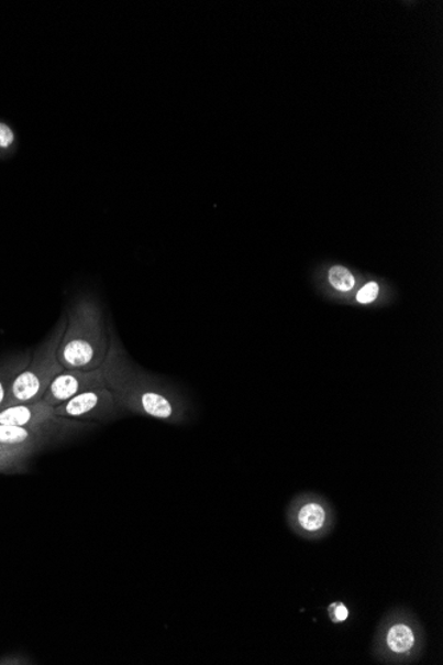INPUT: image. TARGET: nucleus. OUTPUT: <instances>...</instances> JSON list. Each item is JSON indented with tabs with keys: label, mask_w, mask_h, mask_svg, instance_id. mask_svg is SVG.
<instances>
[{
	"label": "nucleus",
	"mask_w": 443,
	"mask_h": 665,
	"mask_svg": "<svg viewBox=\"0 0 443 665\" xmlns=\"http://www.w3.org/2000/svg\"><path fill=\"white\" fill-rule=\"evenodd\" d=\"M109 334L111 345L101 371L119 408L164 422H181L185 411L181 400L132 363L113 327Z\"/></svg>",
	"instance_id": "f257e3e1"
},
{
	"label": "nucleus",
	"mask_w": 443,
	"mask_h": 665,
	"mask_svg": "<svg viewBox=\"0 0 443 665\" xmlns=\"http://www.w3.org/2000/svg\"><path fill=\"white\" fill-rule=\"evenodd\" d=\"M109 345L111 334L99 302L91 296L76 299L68 308L66 331L57 350L64 370H99Z\"/></svg>",
	"instance_id": "f03ea898"
},
{
	"label": "nucleus",
	"mask_w": 443,
	"mask_h": 665,
	"mask_svg": "<svg viewBox=\"0 0 443 665\" xmlns=\"http://www.w3.org/2000/svg\"><path fill=\"white\" fill-rule=\"evenodd\" d=\"M66 327L67 314L63 315L62 319L57 321L47 339L37 346L34 353H32L30 364L18 374L14 384H12L8 406L38 402L57 374L64 371V367L57 359V350H59Z\"/></svg>",
	"instance_id": "7ed1b4c3"
},
{
	"label": "nucleus",
	"mask_w": 443,
	"mask_h": 665,
	"mask_svg": "<svg viewBox=\"0 0 443 665\" xmlns=\"http://www.w3.org/2000/svg\"><path fill=\"white\" fill-rule=\"evenodd\" d=\"M91 425V423L64 417L59 422L37 426L0 424V444L27 445V447L42 450L49 445L67 440L68 437H73L77 432L87 429Z\"/></svg>",
	"instance_id": "20e7f679"
},
{
	"label": "nucleus",
	"mask_w": 443,
	"mask_h": 665,
	"mask_svg": "<svg viewBox=\"0 0 443 665\" xmlns=\"http://www.w3.org/2000/svg\"><path fill=\"white\" fill-rule=\"evenodd\" d=\"M119 411L121 410L107 386L82 392L55 408L57 416L85 423L108 422L118 417Z\"/></svg>",
	"instance_id": "39448f33"
},
{
	"label": "nucleus",
	"mask_w": 443,
	"mask_h": 665,
	"mask_svg": "<svg viewBox=\"0 0 443 665\" xmlns=\"http://www.w3.org/2000/svg\"><path fill=\"white\" fill-rule=\"evenodd\" d=\"M101 386H106L101 368L93 371L64 370L51 383L42 400L56 408V406L68 402L69 399L80 395L82 392L101 389Z\"/></svg>",
	"instance_id": "423d86ee"
},
{
	"label": "nucleus",
	"mask_w": 443,
	"mask_h": 665,
	"mask_svg": "<svg viewBox=\"0 0 443 665\" xmlns=\"http://www.w3.org/2000/svg\"><path fill=\"white\" fill-rule=\"evenodd\" d=\"M54 406L38 400L35 403L16 404L0 410V424L16 426H37L59 422Z\"/></svg>",
	"instance_id": "0eeeda50"
},
{
	"label": "nucleus",
	"mask_w": 443,
	"mask_h": 665,
	"mask_svg": "<svg viewBox=\"0 0 443 665\" xmlns=\"http://www.w3.org/2000/svg\"><path fill=\"white\" fill-rule=\"evenodd\" d=\"M330 509L323 502L306 501L295 510V524L301 534L319 535L329 527Z\"/></svg>",
	"instance_id": "6e6552de"
},
{
	"label": "nucleus",
	"mask_w": 443,
	"mask_h": 665,
	"mask_svg": "<svg viewBox=\"0 0 443 665\" xmlns=\"http://www.w3.org/2000/svg\"><path fill=\"white\" fill-rule=\"evenodd\" d=\"M385 647L396 656H406L417 645V634L412 624L398 621L391 623L384 635Z\"/></svg>",
	"instance_id": "1a4fd4ad"
},
{
	"label": "nucleus",
	"mask_w": 443,
	"mask_h": 665,
	"mask_svg": "<svg viewBox=\"0 0 443 665\" xmlns=\"http://www.w3.org/2000/svg\"><path fill=\"white\" fill-rule=\"evenodd\" d=\"M38 449L27 445L0 444V473H21Z\"/></svg>",
	"instance_id": "9d476101"
},
{
	"label": "nucleus",
	"mask_w": 443,
	"mask_h": 665,
	"mask_svg": "<svg viewBox=\"0 0 443 665\" xmlns=\"http://www.w3.org/2000/svg\"><path fill=\"white\" fill-rule=\"evenodd\" d=\"M30 355L12 358L8 363L0 367V410L5 408L11 396L12 384H14L18 374L30 364Z\"/></svg>",
	"instance_id": "9b49d317"
},
{
	"label": "nucleus",
	"mask_w": 443,
	"mask_h": 665,
	"mask_svg": "<svg viewBox=\"0 0 443 665\" xmlns=\"http://www.w3.org/2000/svg\"><path fill=\"white\" fill-rule=\"evenodd\" d=\"M329 277L332 286L339 290V292H351L353 286H355V277H353L351 271L345 268H332Z\"/></svg>",
	"instance_id": "f8f14e48"
},
{
	"label": "nucleus",
	"mask_w": 443,
	"mask_h": 665,
	"mask_svg": "<svg viewBox=\"0 0 443 665\" xmlns=\"http://www.w3.org/2000/svg\"><path fill=\"white\" fill-rule=\"evenodd\" d=\"M378 292H380L378 284L376 282H369L365 284L362 290H359L357 301L363 303V305H367V303H372L377 299Z\"/></svg>",
	"instance_id": "ddd939ff"
},
{
	"label": "nucleus",
	"mask_w": 443,
	"mask_h": 665,
	"mask_svg": "<svg viewBox=\"0 0 443 665\" xmlns=\"http://www.w3.org/2000/svg\"><path fill=\"white\" fill-rule=\"evenodd\" d=\"M332 621L335 623H344L348 621L350 610L344 603H333L330 607Z\"/></svg>",
	"instance_id": "4468645a"
},
{
	"label": "nucleus",
	"mask_w": 443,
	"mask_h": 665,
	"mask_svg": "<svg viewBox=\"0 0 443 665\" xmlns=\"http://www.w3.org/2000/svg\"><path fill=\"white\" fill-rule=\"evenodd\" d=\"M12 141H14V133L11 132V129L8 126L0 122V146H9Z\"/></svg>",
	"instance_id": "2eb2a0df"
}]
</instances>
